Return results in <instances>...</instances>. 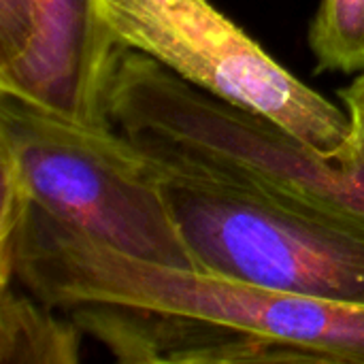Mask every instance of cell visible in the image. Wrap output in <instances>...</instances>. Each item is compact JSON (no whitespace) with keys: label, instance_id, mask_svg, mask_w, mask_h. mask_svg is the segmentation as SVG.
<instances>
[{"label":"cell","instance_id":"4","mask_svg":"<svg viewBox=\"0 0 364 364\" xmlns=\"http://www.w3.org/2000/svg\"><path fill=\"white\" fill-rule=\"evenodd\" d=\"M158 171L194 271L364 307V220L224 179Z\"/></svg>","mask_w":364,"mask_h":364},{"label":"cell","instance_id":"5","mask_svg":"<svg viewBox=\"0 0 364 364\" xmlns=\"http://www.w3.org/2000/svg\"><path fill=\"white\" fill-rule=\"evenodd\" d=\"M94 4L122 49L145 53L218 100L277 124L328 160L354 154L346 109L282 66L211 0Z\"/></svg>","mask_w":364,"mask_h":364},{"label":"cell","instance_id":"1","mask_svg":"<svg viewBox=\"0 0 364 364\" xmlns=\"http://www.w3.org/2000/svg\"><path fill=\"white\" fill-rule=\"evenodd\" d=\"M17 284L66 311L83 303L203 320L271 346L279 363L364 364V307L122 254L30 205L0 241V286Z\"/></svg>","mask_w":364,"mask_h":364},{"label":"cell","instance_id":"2","mask_svg":"<svg viewBox=\"0 0 364 364\" xmlns=\"http://www.w3.org/2000/svg\"><path fill=\"white\" fill-rule=\"evenodd\" d=\"M105 109L158 166L224 179L364 220V156L328 160L277 124L186 83L154 58L124 49Z\"/></svg>","mask_w":364,"mask_h":364},{"label":"cell","instance_id":"3","mask_svg":"<svg viewBox=\"0 0 364 364\" xmlns=\"http://www.w3.org/2000/svg\"><path fill=\"white\" fill-rule=\"evenodd\" d=\"M0 158L32 205L58 222L132 258L194 269L158 166L115 126L0 94Z\"/></svg>","mask_w":364,"mask_h":364},{"label":"cell","instance_id":"6","mask_svg":"<svg viewBox=\"0 0 364 364\" xmlns=\"http://www.w3.org/2000/svg\"><path fill=\"white\" fill-rule=\"evenodd\" d=\"M17 284L0 286V364H77L83 331Z\"/></svg>","mask_w":364,"mask_h":364},{"label":"cell","instance_id":"7","mask_svg":"<svg viewBox=\"0 0 364 364\" xmlns=\"http://www.w3.org/2000/svg\"><path fill=\"white\" fill-rule=\"evenodd\" d=\"M316 73H364V0H320L307 30Z\"/></svg>","mask_w":364,"mask_h":364},{"label":"cell","instance_id":"8","mask_svg":"<svg viewBox=\"0 0 364 364\" xmlns=\"http://www.w3.org/2000/svg\"><path fill=\"white\" fill-rule=\"evenodd\" d=\"M350 124H352V143L354 151L364 156V73L358 75L350 85L341 87L337 92Z\"/></svg>","mask_w":364,"mask_h":364}]
</instances>
